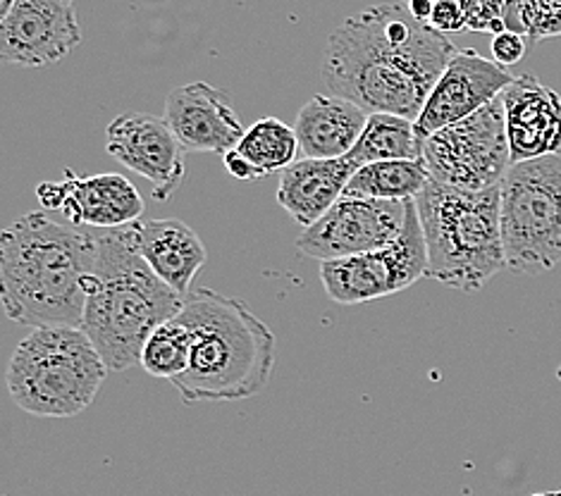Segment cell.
Wrapping results in <instances>:
<instances>
[{
	"instance_id": "obj_1",
	"label": "cell",
	"mask_w": 561,
	"mask_h": 496,
	"mask_svg": "<svg viewBox=\"0 0 561 496\" xmlns=\"http://www.w3.org/2000/svg\"><path fill=\"white\" fill-rule=\"evenodd\" d=\"M457 48L409 5L368 8L330 34L323 79L332 96L368 115H397L416 123Z\"/></svg>"
},
{
	"instance_id": "obj_2",
	"label": "cell",
	"mask_w": 561,
	"mask_h": 496,
	"mask_svg": "<svg viewBox=\"0 0 561 496\" xmlns=\"http://www.w3.org/2000/svg\"><path fill=\"white\" fill-rule=\"evenodd\" d=\"M99 237L46 218L12 222L0 239V297L5 315L24 327L82 330Z\"/></svg>"
},
{
	"instance_id": "obj_3",
	"label": "cell",
	"mask_w": 561,
	"mask_h": 496,
	"mask_svg": "<svg viewBox=\"0 0 561 496\" xmlns=\"http://www.w3.org/2000/svg\"><path fill=\"white\" fill-rule=\"evenodd\" d=\"M184 297L160 279L135 246V224L99 237L82 332L96 346L108 370L139 366L151 334L178 318Z\"/></svg>"
},
{
	"instance_id": "obj_4",
	"label": "cell",
	"mask_w": 561,
	"mask_h": 496,
	"mask_svg": "<svg viewBox=\"0 0 561 496\" xmlns=\"http://www.w3.org/2000/svg\"><path fill=\"white\" fill-rule=\"evenodd\" d=\"M192 330V364L172 380L184 404L259 396L275 368V337L239 299L192 289L178 315Z\"/></svg>"
},
{
	"instance_id": "obj_5",
	"label": "cell",
	"mask_w": 561,
	"mask_h": 496,
	"mask_svg": "<svg viewBox=\"0 0 561 496\" xmlns=\"http://www.w3.org/2000/svg\"><path fill=\"white\" fill-rule=\"evenodd\" d=\"M427 251V279L473 293L506 267L500 186L461 192L427 182L416 198Z\"/></svg>"
},
{
	"instance_id": "obj_6",
	"label": "cell",
	"mask_w": 561,
	"mask_h": 496,
	"mask_svg": "<svg viewBox=\"0 0 561 496\" xmlns=\"http://www.w3.org/2000/svg\"><path fill=\"white\" fill-rule=\"evenodd\" d=\"M108 374L101 354L79 327H38L8 364L12 401L36 418H75L91 406Z\"/></svg>"
},
{
	"instance_id": "obj_7",
	"label": "cell",
	"mask_w": 561,
	"mask_h": 496,
	"mask_svg": "<svg viewBox=\"0 0 561 496\" xmlns=\"http://www.w3.org/2000/svg\"><path fill=\"white\" fill-rule=\"evenodd\" d=\"M500 196L506 270H554L561 263V151L512 165Z\"/></svg>"
},
{
	"instance_id": "obj_8",
	"label": "cell",
	"mask_w": 561,
	"mask_h": 496,
	"mask_svg": "<svg viewBox=\"0 0 561 496\" xmlns=\"http://www.w3.org/2000/svg\"><path fill=\"white\" fill-rule=\"evenodd\" d=\"M423 163L431 180L461 192L500 186L514 165L502 96L425 141Z\"/></svg>"
},
{
	"instance_id": "obj_9",
	"label": "cell",
	"mask_w": 561,
	"mask_h": 496,
	"mask_svg": "<svg viewBox=\"0 0 561 496\" xmlns=\"http://www.w3.org/2000/svg\"><path fill=\"white\" fill-rule=\"evenodd\" d=\"M427 273V251L416 200L409 204L404 232L394 244L364 256L320 263L328 297L344 305L368 303L409 289Z\"/></svg>"
},
{
	"instance_id": "obj_10",
	"label": "cell",
	"mask_w": 561,
	"mask_h": 496,
	"mask_svg": "<svg viewBox=\"0 0 561 496\" xmlns=\"http://www.w3.org/2000/svg\"><path fill=\"white\" fill-rule=\"evenodd\" d=\"M409 204L342 196L325 218L299 234L297 249L306 258L330 263L390 246L404 232Z\"/></svg>"
},
{
	"instance_id": "obj_11",
	"label": "cell",
	"mask_w": 561,
	"mask_h": 496,
	"mask_svg": "<svg viewBox=\"0 0 561 496\" xmlns=\"http://www.w3.org/2000/svg\"><path fill=\"white\" fill-rule=\"evenodd\" d=\"M82 44V26L70 0H15L0 20V60L44 67Z\"/></svg>"
},
{
	"instance_id": "obj_12",
	"label": "cell",
	"mask_w": 561,
	"mask_h": 496,
	"mask_svg": "<svg viewBox=\"0 0 561 496\" xmlns=\"http://www.w3.org/2000/svg\"><path fill=\"white\" fill-rule=\"evenodd\" d=\"M514 79L516 77L506 67L483 58L478 50H459L416 119L421 137L427 141L433 134L483 111L514 84Z\"/></svg>"
},
{
	"instance_id": "obj_13",
	"label": "cell",
	"mask_w": 561,
	"mask_h": 496,
	"mask_svg": "<svg viewBox=\"0 0 561 496\" xmlns=\"http://www.w3.org/2000/svg\"><path fill=\"white\" fill-rule=\"evenodd\" d=\"M105 149L127 170L149 180L156 200H168L184 180V149L165 117L125 113L105 131Z\"/></svg>"
},
{
	"instance_id": "obj_14",
	"label": "cell",
	"mask_w": 561,
	"mask_h": 496,
	"mask_svg": "<svg viewBox=\"0 0 561 496\" xmlns=\"http://www.w3.org/2000/svg\"><path fill=\"white\" fill-rule=\"evenodd\" d=\"M36 196L46 210H60L75 227H99L108 232L135 224L144 212L137 186L115 172L75 177L72 170H65V182L38 184Z\"/></svg>"
},
{
	"instance_id": "obj_15",
	"label": "cell",
	"mask_w": 561,
	"mask_h": 496,
	"mask_svg": "<svg viewBox=\"0 0 561 496\" xmlns=\"http://www.w3.org/2000/svg\"><path fill=\"white\" fill-rule=\"evenodd\" d=\"M165 123L175 131L184 151L232 153L247 129L239 123L227 93L206 82H192L170 91Z\"/></svg>"
},
{
	"instance_id": "obj_16",
	"label": "cell",
	"mask_w": 561,
	"mask_h": 496,
	"mask_svg": "<svg viewBox=\"0 0 561 496\" xmlns=\"http://www.w3.org/2000/svg\"><path fill=\"white\" fill-rule=\"evenodd\" d=\"M512 163H528L561 151V99L538 77L520 74L502 93Z\"/></svg>"
},
{
	"instance_id": "obj_17",
	"label": "cell",
	"mask_w": 561,
	"mask_h": 496,
	"mask_svg": "<svg viewBox=\"0 0 561 496\" xmlns=\"http://www.w3.org/2000/svg\"><path fill=\"white\" fill-rule=\"evenodd\" d=\"M360 168L346 155L340 160H297L279 174L277 200L291 220L309 230L342 200L346 184Z\"/></svg>"
},
{
	"instance_id": "obj_18",
	"label": "cell",
	"mask_w": 561,
	"mask_h": 496,
	"mask_svg": "<svg viewBox=\"0 0 561 496\" xmlns=\"http://www.w3.org/2000/svg\"><path fill=\"white\" fill-rule=\"evenodd\" d=\"M135 246L146 265L180 297L192 291L194 277L208 261L202 237L178 218L135 222Z\"/></svg>"
},
{
	"instance_id": "obj_19",
	"label": "cell",
	"mask_w": 561,
	"mask_h": 496,
	"mask_svg": "<svg viewBox=\"0 0 561 496\" xmlns=\"http://www.w3.org/2000/svg\"><path fill=\"white\" fill-rule=\"evenodd\" d=\"M368 113L358 105L318 93L304 105L294 123L299 151L306 160H340L346 158L368 125Z\"/></svg>"
},
{
	"instance_id": "obj_20",
	"label": "cell",
	"mask_w": 561,
	"mask_h": 496,
	"mask_svg": "<svg viewBox=\"0 0 561 496\" xmlns=\"http://www.w3.org/2000/svg\"><path fill=\"white\" fill-rule=\"evenodd\" d=\"M425 139L416 123L397 115H370L350 158L358 168L392 160H423Z\"/></svg>"
},
{
	"instance_id": "obj_21",
	"label": "cell",
	"mask_w": 561,
	"mask_h": 496,
	"mask_svg": "<svg viewBox=\"0 0 561 496\" xmlns=\"http://www.w3.org/2000/svg\"><path fill=\"white\" fill-rule=\"evenodd\" d=\"M431 182L423 160H392L360 168L344 189L346 198L416 200Z\"/></svg>"
},
{
	"instance_id": "obj_22",
	"label": "cell",
	"mask_w": 561,
	"mask_h": 496,
	"mask_svg": "<svg viewBox=\"0 0 561 496\" xmlns=\"http://www.w3.org/2000/svg\"><path fill=\"white\" fill-rule=\"evenodd\" d=\"M247 163L259 172V177L279 172L297 163L299 139L294 127L285 125L277 117H263L256 125L249 127L244 139L234 149Z\"/></svg>"
},
{
	"instance_id": "obj_23",
	"label": "cell",
	"mask_w": 561,
	"mask_h": 496,
	"mask_svg": "<svg viewBox=\"0 0 561 496\" xmlns=\"http://www.w3.org/2000/svg\"><path fill=\"white\" fill-rule=\"evenodd\" d=\"M192 330L180 318L160 325L146 342L139 366L160 380H178L192 364Z\"/></svg>"
},
{
	"instance_id": "obj_24",
	"label": "cell",
	"mask_w": 561,
	"mask_h": 496,
	"mask_svg": "<svg viewBox=\"0 0 561 496\" xmlns=\"http://www.w3.org/2000/svg\"><path fill=\"white\" fill-rule=\"evenodd\" d=\"M504 26L530 42L561 36V3H504Z\"/></svg>"
},
{
	"instance_id": "obj_25",
	"label": "cell",
	"mask_w": 561,
	"mask_h": 496,
	"mask_svg": "<svg viewBox=\"0 0 561 496\" xmlns=\"http://www.w3.org/2000/svg\"><path fill=\"white\" fill-rule=\"evenodd\" d=\"M466 15V30L490 32L500 36L506 32L504 26V3H488V0H459Z\"/></svg>"
},
{
	"instance_id": "obj_26",
	"label": "cell",
	"mask_w": 561,
	"mask_h": 496,
	"mask_svg": "<svg viewBox=\"0 0 561 496\" xmlns=\"http://www.w3.org/2000/svg\"><path fill=\"white\" fill-rule=\"evenodd\" d=\"M524 56H526V38L524 36L512 34V32L492 36V60L497 65L510 67V65H516Z\"/></svg>"
},
{
	"instance_id": "obj_27",
	"label": "cell",
	"mask_w": 561,
	"mask_h": 496,
	"mask_svg": "<svg viewBox=\"0 0 561 496\" xmlns=\"http://www.w3.org/2000/svg\"><path fill=\"white\" fill-rule=\"evenodd\" d=\"M431 24L443 34L466 30V15L461 3H457V0H439V3H435Z\"/></svg>"
},
{
	"instance_id": "obj_28",
	"label": "cell",
	"mask_w": 561,
	"mask_h": 496,
	"mask_svg": "<svg viewBox=\"0 0 561 496\" xmlns=\"http://www.w3.org/2000/svg\"><path fill=\"white\" fill-rule=\"evenodd\" d=\"M222 160H225V168H227V172H230L234 180H244V182L261 180V177H259V172L253 170V168L247 163V160H244L242 155H239L237 151L227 153Z\"/></svg>"
},
{
	"instance_id": "obj_29",
	"label": "cell",
	"mask_w": 561,
	"mask_h": 496,
	"mask_svg": "<svg viewBox=\"0 0 561 496\" xmlns=\"http://www.w3.org/2000/svg\"><path fill=\"white\" fill-rule=\"evenodd\" d=\"M433 10L435 3H431V0H413V3H409V12L421 22H431Z\"/></svg>"
}]
</instances>
